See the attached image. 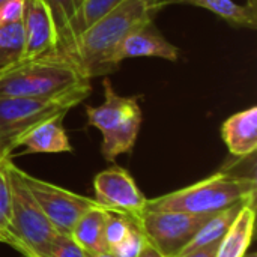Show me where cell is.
<instances>
[{
	"label": "cell",
	"instance_id": "1",
	"mask_svg": "<svg viewBox=\"0 0 257 257\" xmlns=\"http://www.w3.org/2000/svg\"><path fill=\"white\" fill-rule=\"evenodd\" d=\"M167 5L166 0H122L62 54L68 56L90 80L113 72V56L122 41L136 29L152 23Z\"/></svg>",
	"mask_w": 257,
	"mask_h": 257
},
{
	"label": "cell",
	"instance_id": "2",
	"mask_svg": "<svg viewBox=\"0 0 257 257\" xmlns=\"http://www.w3.org/2000/svg\"><path fill=\"white\" fill-rule=\"evenodd\" d=\"M86 83L90 80L68 56L50 53L0 69V99L48 98Z\"/></svg>",
	"mask_w": 257,
	"mask_h": 257
},
{
	"label": "cell",
	"instance_id": "3",
	"mask_svg": "<svg viewBox=\"0 0 257 257\" xmlns=\"http://www.w3.org/2000/svg\"><path fill=\"white\" fill-rule=\"evenodd\" d=\"M256 188V178L242 176L223 169L218 173L185 188L155 199H148L145 211L215 214L238 202L254 197Z\"/></svg>",
	"mask_w": 257,
	"mask_h": 257
},
{
	"label": "cell",
	"instance_id": "4",
	"mask_svg": "<svg viewBox=\"0 0 257 257\" xmlns=\"http://www.w3.org/2000/svg\"><path fill=\"white\" fill-rule=\"evenodd\" d=\"M92 92L90 83L77 86L65 93L48 98H5L0 99V160L11 158L18 140L36 125L65 116L83 102Z\"/></svg>",
	"mask_w": 257,
	"mask_h": 257
},
{
	"label": "cell",
	"instance_id": "5",
	"mask_svg": "<svg viewBox=\"0 0 257 257\" xmlns=\"http://www.w3.org/2000/svg\"><path fill=\"white\" fill-rule=\"evenodd\" d=\"M105 101L98 107H86L87 122L101 131V154L113 163L119 155L133 151L142 126V108L136 98L120 96L108 78L104 80Z\"/></svg>",
	"mask_w": 257,
	"mask_h": 257
},
{
	"label": "cell",
	"instance_id": "6",
	"mask_svg": "<svg viewBox=\"0 0 257 257\" xmlns=\"http://www.w3.org/2000/svg\"><path fill=\"white\" fill-rule=\"evenodd\" d=\"M11 185V224L17 238L14 250L41 254L56 238L57 232L48 221L41 206L21 179L20 169L6 158L5 161Z\"/></svg>",
	"mask_w": 257,
	"mask_h": 257
},
{
	"label": "cell",
	"instance_id": "7",
	"mask_svg": "<svg viewBox=\"0 0 257 257\" xmlns=\"http://www.w3.org/2000/svg\"><path fill=\"white\" fill-rule=\"evenodd\" d=\"M212 215L179 211H145L133 223L163 256L178 257Z\"/></svg>",
	"mask_w": 257,
	"mask_h": 257
},
{
	"label": "cell",
	"instance_id": "8",
	"mask_svg": "<svg viewBox=\"0 0 257 257\" xmlns=\"http://www.w3.org/2000/svg\"><path fill=\"white\" fill-rule=\"evenodd\" d=\"M20 175L42 212L53 224L57 233L69 235L78 218L92 208L99 206L93 199L75 194L62 187L38 179L20 169Z\"/></svg>",
	"mask_w": 257,
	"mask_h": 257
},
{
	"label": "cell",
	"instance_id": "9",
	"mask_svg": "<svg viewBox=\"0 0 257 257\" xmlns=\"http://www.w3.org/2000/svg\"><path fill=\"white\" fill-rule=\"evenodd\" d=\"M95 202L107 212L120 214L136 221L146 209L148 199L137 187L128 170L113 166L99 172L93 179Z\"/></svg>",
	"mask_w": 257,
	"mask_h": 257
},
{
	"label": "cell",
	"instance_id": "10",
	"mask_svg": "<svg viewBox=\"0 0 257 257\" xmlns=\"http://www.w3.org/2000/svg\"><path fill=\"white\" fill-rule=\"evenodd\" d=\"M23 27L26 48L23 60L57 53V33L45 0H24Z\"/></svg>",
	"mask_w": 257,
	"mask_h": 257
},
{
	"label": "cell",
	"instance_id": "11",
	"mask_svg": "<svg viewBox=\"0 0 257 257\" xmlns=\"http://www.w3.org/2000/svg\"><path fill=\"white\" fill-rule=\"evenodd\" d=\"M133 57H160L176 62L179 48L169 42L152 21L136 29L122 41L113 56V65L117 68L122 60Z\"/></svg>",
	"mask_w": 257,
	"mask_h": 257
},
{
	"label": "cell",
	"instance_id": "12",
	"mask_svg": "<svg viewBox=\"0 0 257 257\" xmlns=\"http://www.w3.org/2000/svg\"><path fill=\"white\" fill-rule=\"evenodd\" d=\"M221 137L229 152L236 158L256 154L257 107L253 105L227 117L221 126Z\"/></svg>",
	"mask_w": 257,
	"mask_h": 257
},
{
	"label": "cell",
	"instance_id": "13",
	"mask_svg": "<svg viewBox=\"0 0 257 257\" xmlns=\"http://www.w3.org/2000/svg\"><path fill=\"white\" fill-rule=\"evenodd\" d=\"M65 116L51 117L30 131H27L17 143V148L24 146L27 154H63L72 152L68 134L62 125Z\"/></svg>",
	"mask_w": 257,
	"mask_h": 257
},
{
	"label": "cell",
	"instance_id": "14",
	"mask_svg": "<svg viewBox=\"0 0 257 257\" xmlns=\"http://www.w3.org/2000/svg\"><path fill=\"white\" fill-rule=\"evenodd\" d=\"M254 220H256V197L250 199L242 206L236 220L220 241L215 257H244L253 239Z\"/></svg>",
	"mask_w": 257,
	"mask_h": 257
},
{
	"label": "cell",
	"instance_id": "15",
	"mask_svg": "<svg viewBox=\"0 0 257 257\" xmlns=\"http://www.w3.org/2000/svg\"><path fill=\"white\" fill-rule=\"evenodd\" d=\"M108 212L101 206H96L84 212L75 223L71 238L81 247L84 253L95 254L108 251L104 236Z\"/></svg>",
	"mask_w": 257,
	"mask_h": 257
},
{
	"label": "cell",
	"instance_id": "16",
	"mask_svg": "<svg viewBox=\"0 0 257 257\" xmlns=\"http://www.w3.org/2000/svg\"><path fill=\"white\" fill-rule=\"evenodd\" d=\"M250 199H253V197H250ZM250 199L242 200V202H238L233 206H229V208H226V209H223L220 212H215L197 230V233L194 235V238L188 242V245L182 250L181 254L190 253V251H194V250H199V248H203V247H208V245H211L214 242H220L223 239V236L227 233V230L230 229V226L233 224V221L236 220V217H238L239 211L242 209V206Z\"/></svg>",
	"mask_w": 257,
	"mask_h": 257
},
{
	"label": "cell",
	"instance_id": "17",
	"mask_svg": "<svg viewBox=\"0 0 257 257\" xmlns=\"http://www.w3.org/2000/svg\"><path fill=\"white\" fill-rule=\"evenodd\" d=\"M169 3H187L205 8L232 26L256 29V5H238L233 0H166Z\"/></svg>",
	"mask_w": 257,
	"mask_h": 257
},
{
	"label": "cell",
	"instance_id": "18",
	"mask_svg": "<svg viewBox=\"0 0 257 257\" xmlns=\"http://www.w3.org/2000/svg\"><path fill=\"white\" fill-rule=\"evenodd\" d=\"M56 26L57 33V53H65L72 41V29L83 0H45Z\"/></svg>",
	"mask_w": 257,
	"mask_h": 257
},
{
	"label": "cell",
	"instance_id": "19",
	"mask_svg": "<svg viewBox=\"0 0 257 257\" xmlns=\"http://www.w3.org/2000/svg\"><path fill=\"white\" fill-rule=\"evenodd\" d=\"M26 48V36L23 21L0 26V69L23 60Z\"/></svg>",
	"mask_w": 257,
	"mask_h": 257
},
{
	"label": "cell",
	"instance_id": "20",
	"mask_svg": "<svg viewBox=\"0 0 257 257\" xmlns=\"http://www.w3.org/2000/svg\"><path fill=\"white\" fill-rule=\"evenodd\" d=\"M120 2L122 0H83L72 29L74 41L92 24H95L99 18H102L107 12H110L114 6H117Z\"/></svg>",
	"mask_w": 257,
	"mask_h": 257
},
{
	"label": "cell",
	"instance_id": "21",
	"mask_svg": "<svg viewBox=\"0 0 257 257\" xmlns=\"http://www.w3.org/2000/svg\"><path fill=\"white\" fill-rule=\"evenodd\" d=\"M5 161L6 160H0V242L14 248L17 238L12 233L11 224V185Z\"/></svg>",
	"mask_w": 257,
	"mask_h": 257
},
{
	"label": "cell",
	"instance_id": "22",
	"mask_svg": "<svg viewBox=\"0 0 257 257\" xmlns=\"http://www.w3.org/2000/svg\"><path fill=\"white\" fill-rule=\"evenodd\" d=\"M23 257H86V253L81 250V247L69 236V235H60L57 233L56 238L48 244V247L41 253H30L24 251Z\"/></svg>",
	"mask_w": 257,
	"mask_h": 257
},
{
	"label": "cell",
	"instance_id": "23",
	"mask_svg": "<svg viewBox=\"0 0 257 257\" xmlns=\"http://www.w3.org/2000/svg\"><path fill=\"white\" fill-rule=\"evenodd\" d=\"M131 226H133V221L130 218H126L120 214L108 212V218L105 223V232H104L108 251L123 241V238L128 235Z\"/></svg>",
	"mask_w": 257,
	"mask_h": 257
},
{
	"label": "cell",
	"instance_id": "24",
	"mask_svg": "<svg viewBox=\"0 0 257 257\" xmlns=\"http://www.w3.org/2000/svg\"><path fill=\"white\" fill-rule=\"evenodd\" d=\"M146 244H148V241H146L145 235L133 223L128 235L123 238V241L120 244H117L114 248H111L110 253H113L116 257H139Z\"/></svg>",
	"mask_w": 257,
	"mask_h": 257
},
{
	"label": "cell",
	"instance_id": "25",
	"mask_svg": "<svg viewBox=\"0 0 257 257\" xmlns=\"http://www.w3.org/2000/svg\"><path fill=\"white\" fill-rule=\"evenodd\" d=\"M24 0H5L0 3V26L23 20Z\"/></svg>",
	"mask_w": 257,
	"mask_h": 257
},
{
	"label": "cell",
	"instance_id": "26",
	"mask_svg": "<svg viewBox=\"0 0 257 257\" xmlns=\"http://www.w3.org/2000/svg\"><path fill=\"white\" fill-rule=\"evenodd\" d=\"M218 244L220 242H214L208 247H203V248H199V250H194L190 253H184L178 257H215L217 256V250H218Z\"/></svg>",
	"mask_w": 257,
	"mask_h": 257
},
{
	"label": "cell",
	"instance_id": "27",
	"mask_svg": "<svg viewBox=\"0 0 257 257\" xmlns=\"http://www.w3.org/2000/svg\"><path fill=\"white\" fill-rule=\"evenodd\" d=\"M139 257H166L163 256L157 248H154L149 242L143 247V250H142V253L139 254Z\"/></svg>",
	"mask_w": 257,
	"mask_h": 257
},
{
	"label": "cell",
	"instance_id": "28",
	"mask_svg": "<svg viewBox=\"0 0 257 257\" xmlns=\"http://www.w3.org/2000/svg\"><path fill=\"white\" fill-rule=\"evenodd\" d=\"M86 257H116L113 253H110V251H102V253H95V254H92V253H86Z\"/></svg>",
	"mask_w": 257,
	"mask_h": 257
},
{
	"label": "cell",
	"instance_id": "29",
	"mask_svg": "<svg viewBox=\"0 0 257 257\" xmlns=\"http://www.w3.org/2000/svg\"><path fill=\"white\" fill-rule=\"evenodd\" d=\"M244 257H257V254L254 253V251H251V253H245V254H244Z\"/></svg>",
	"mask_w": 257,
	"mask_h": 257
},
{
	"label": "cell",
	"instance_id": "30",
	"mask_svg": "<svg viewBox=\"0 0 257 257\" xmlns=\"http://www.w3.org/2000/svg\"><path fill=\"white\" fill-rule=\"evenodd\" d=\"M2 2H5V0H0V3H2Z\"/></svg>",
	"mask_w": 257,
	"mask_h": 257
}]
</instances>
